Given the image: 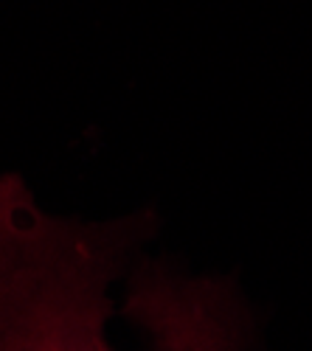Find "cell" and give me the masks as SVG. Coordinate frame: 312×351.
<instances>
[{
	"instance_id": "obj_1",
	"label": "cell",
	"mask_w": 312,
	"mask_h": 351,
	"mask_svg": "<svg viewBox=\"0 0 312 351\" xmlns=\"http://www.w3.org/2000/svg\"><path fill=\"white\" fill-rule=\"evenodd\" d=\"M152 228V211L53 217L20 178H0V351H116L104 337L107 287Z\"/></svg>"
}]
</instances>
